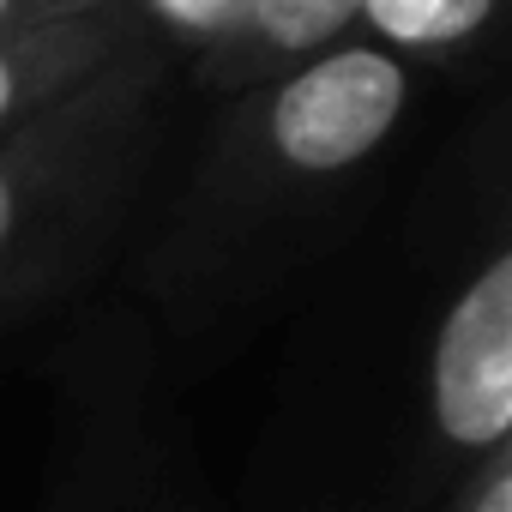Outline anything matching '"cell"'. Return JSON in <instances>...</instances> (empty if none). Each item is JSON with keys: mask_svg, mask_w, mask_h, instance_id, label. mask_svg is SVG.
I'll return each mask as SVG.
<instances>
[{"mask_svg": "<svg viewBox=\"0 0 512 512\" xmlns=\"http://www.w3.org/2000/svg\"><path fill=\"white\" fill-rule=\"evenodd\" d=\"M169 61L121 55L25 127L0 133V314L37 296L109 223L157 139Z\"/></svg>", "mask_w": 512, "mask_h": 512, "instance_id": "1", "label": "cell"}, {"mask_svg": "<svg viewBox=\"0 0 512 512\" xmlns=\"http://www.w3.org/2000/svg\"><path fill=\"white\" fill-rule=\"evenodd\" d=\"M410 73L416 67L398 55L350 37L266 85L235 91L205 193L235 217L320 205L392 145L410 109Z\"/></svg>", "mask_w": 512, "mask_h": 512, "instance_id": "2", "label": "cell"}, {"mask_svg": "<svg viewBox=\"0 0 512 512\" xmlns=\"http://www.w3.org/2000/svg\"><path fill=\"white\" fill-rule=\"evenodd\" d=\"M428 428L470 470L512 434V253L494 241L428 344Z\"/></svg>", "mask_w": 512, "mask_h": 512, "instance_id": "3", "label": "cell"}, {"mask_svg": "<svg viewBox=\"0 0 512 512\" xmlns=\"http://www.w3.org/2000/svg\"><path fill=\"white\" fill-rule=\"evenodd\" d=\"M133 49H145V43L133 37L121 7L7 31L0 37V133L25 127L31 115H43L49 103H61L67 91H79L85 79H97L103 67H115Z\"/></svg>", "mask_w": 512, "mask_h": 512, "instance_id": "4", "label": "cell"}, {"mask_svg": "<svg viewBox=\"0 0 512 512\" xmlns=\"http://www.w3.org/2000/svg\"><path fill=\"white\" fill-rule=\"evenodd\" d=\"M356 7L362 0H247L235 37L199 61L205 85L217 91H253L278 73H290L308 55H326L332 43L356 37Z\"/></svg>", "mask_w": 512, "mask_h": 512, "instance_id": "5", "label": "cell"}, {"mask_svg": "<svg viewBox=\"0 0 512 512\" xmlns=\"http://www.w3.org/2000/svg\"><path fill=\"white\" fill-rule=\"evenodd\" d=\"M494 19H500V0H362L356 37L398 55L404 67L464 61L494 37Z\"/></svg>", "mask_w": 512, "mask_h": 512, "instance_id": "6", "label": "cell"}, {"mask_svg": "<svg viewBox=\"0 0 512 512\" xmlns=\"http://www.w3.org/2000/svg\"><path fill=\"white\" fill-rule=\"evenodd\" d=\"M115 7H121V19L133 25V37L151 55H163V61H175V55L205 61V55H217L235 37L247 0H115Z\"/></svg>", "mask_w": 512, "mask_h": 512, "instance_id": "7", "label": "cell"}, {"mask_svg": "<svg viewBox=\"0 0 512 512\" xmlns=\"http://www.w3.org/2000/svg\"><path fill=\"white\" fill-rule=\"evenodd\" d=\"M446 512H512V452H488L464 470Z\"/></svg>", "mask_w": 512, "mask_h": 512, "instance_id": "8", "label": "cell"}, {"mask_svg": "<svg viewBox=\"0 0 512 512\" xmlns=\"http://www.w3.org/2000/svg\"><path fill=\"white\" fill-rule=\"evenodd\" d=\"M97 7H115V0H0V37L31 31V25H55L73 13H97Z\"/></svg>", "mask_w": 512, "mask_h": 512, "instance_id": "9", "label": "cell"}]
</instances>
